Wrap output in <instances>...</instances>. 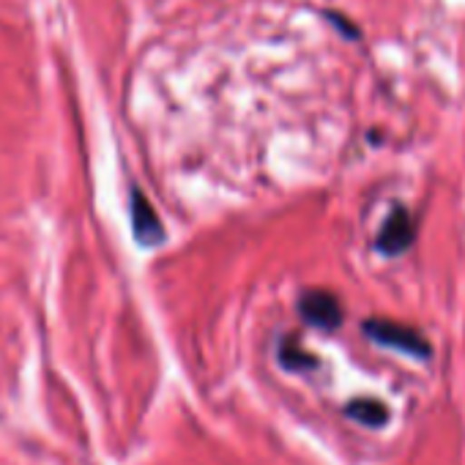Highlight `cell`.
Here are the masks:
<instances>
[{"mask_svg":"<svg viewBox=\"0 0 465 465\" xmlns=\"http://www.w3.org/2000/svg\"><path fill=\"white\" fill-rule=\"evenodd\" d=\"M364 334L370 340H375L378 345H386V348H394V351H402V353H411L419 359H424L430 353V345L419 331H413L402 323H394V321H367Z\"/></svg>","mask_w":465,"mask_h":465,"instance_id":"6da1fadb","label":"cell"},{"mask_svg":"<svg viewBox=\"0 0 465 465\" xmlns=\"http://www.w3.org/2000/svg\"><path fill=\"white\" fill-rule=\"evenodd\" d=\"M299 310H302V318L318 329H337L342 323V307L337 302L334 293L329 291H310L302 296L299 302Z\"/></svg>","mask_w":465,"mask_h":465,"instance_id":"3957f363","label":"cell"},{"mask_svg":"<svg viewBox=\"0 0 465 465\" xmlns=\"http://www.w3.org/2000/svg\"><path fill=\"white\" fill-rule=\"evenodd\" d=\"M132 232L143 247H156L164 239L162 222L143 192H132Z\"/></svg>","mask_w":465,"mask_h":465,"instance_id":"277c9868","label":"cell"},{"mask_svg":"<svg viewBox=\"0 0 465 465\" xmlns=\"http://www.w3.org/2000/svg\"><path fill=\"white\" fill-rule=\"evenodd\" d=\"M348 416L364 427H381L389 419V411L378 400H353L348 405Z\"/></svg>","mask_w":465,"mask_h":465,"instance_id":"5b68a950","label":"cell"},{"mask_svg":"<svg viewBox=\"0 0 465 465\" xmlns=\"http://www.w3.org/2000/svg\"><path fill=\"white\" fill-rule=\"evenodd\" d=\"M413 236H416V227H413V216L405 211V208H394L381 232L375 239V247L383 252V255H402L411 244H413Z\"/></svg>","mask_w":465,"mask_h":465,"instance_id":"7a4b0ae2","label":"cell"},{"mask_svg":"<svg viewBox=\"0 0 465 465\" xmlns=\"http://www.w3.org/2000/svg\"><path fill=\"white\" fill-rule=\"evenodd\" d=\"M280 361H282L288 370H307V367H315V359L307 356L296 342H282V348H280Z\"/></svg>","mask_w":465,"mask_h":465,"instance_id":"8992f818","label":"cell"}]
</instances>
